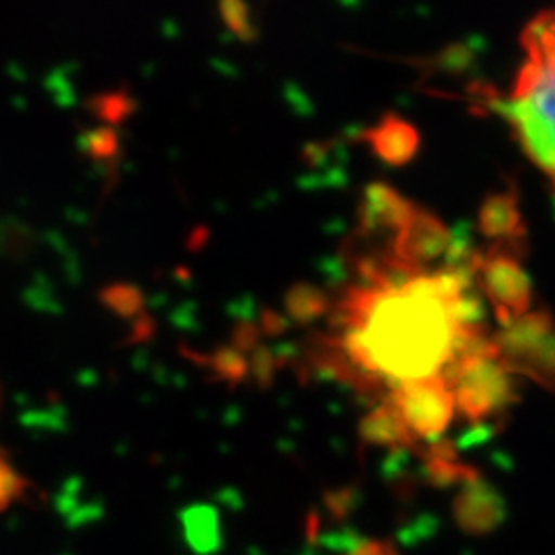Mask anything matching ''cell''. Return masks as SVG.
<instances>
[{"label": "cell", "mask_w": 555, "mask_h": 555, "mask_svg": "<svg viewBox=\"0 0 555 555\" xmlns=\"http://www.w3.org/2000/svg\"><path fill=\"white\" fill-rule=\"evenodd\" d=\"M475 275V269L444 267L403 285L352 287L338 304L340 352L373 387L438 377L470 328L459 322L456 304Z\"/></svg>", "instance_id": "6da1fadb"}, {"label": "cell", "mask_w": 555, "mask_h": 555, "mask_svg": "<svg viewBox=\"0 0 555 555\" xmlns=\"http://www.w3.org/2000/svg\"><path fill=\"white\" fill-rule=\"evenodd\" d=\"M526 61L505 102L526 153L555 185V12H542L520 35Z\"/></svg>", "instance_id": "7a4b0ae2"}, {"label": "cell", "mask_w": 555, "mask_h": 555, "mask_svg": "<svg viewBox=\"0 0 555 555\" xmlns=\"http://www.w3.org/2000/svg\"><path fill=\"white\" fill-rule=\"evenodd\" d=\"M440 377L454 391L456 410L470 422H481L512 401V385L498 359L451 361Z\"/></svg>", "instance_id": "3957f363"}, {"label": "cell", "mask_w": 555, "mask_h": 555, "mask_svg": "<svg viewBox=\"0 0 555 555\" xmlns=\"http://www.w3.org/2000/svg\"><path fill=\"white\" fill-rule=\"evenodd\" d=\"M389 401L401 412L416 440L440 438L456 414L454 391L440 375L393 387Z\"/></svg>", "instance_id": "277c9868"}, {"label": "cell", "mask_w": 555, "mask_h": 555, "mask_svg": "<svg viewBox=\"0 0 555 555\" xmlns=\"http://www.w3.org/2000/svg\"><path fill=\"white\" fill-rule=\"evenodd\" d=\"M477 275L481 292L489 297L495 310V318L502 324H514L520 320L530 304V287L516 259L502 250L479 255Z\"/></svg>", "instance_id": "5b68a950"}, {"label": "cell", "mask_w": 555, "mask_h": 555, "mask_svg": "<svg viewBox=\"0 0 555 555\" xmlns=\"http://www.w3.org/2000/svg\"><path fill=\"white\" fill-rule=\"evenodd\" d=\"M451 234L447 224L428 208L414 204L412 216L391 238V255L410 271L426 273V267L447 255Z\"/></svg>", "instance_id": "8992f818"}, {"label": "cell", "mask_w": 555, "mask_h": 555, "mask_svg": "<svg viewBox=\"0 0 555 555\" xmlns=\"http://www.w3.org/2000/svg\"><path fill=\"white\" fill-rule=\"evenodd\" d=\"M414 204L408 202L398 190L387 183H369L363 190L357 218H359V232L363 236L387 234L393 236L401 232L408 218L412 216Z\"/></svg>", "instance_id": "52a82bcc"}, {"label": "cell", "mask_w": 555, "mask_h": 555, "mask_svg": "<svg viewBox=\"0 0 555 555\" xmlns=\"http://www.w3.org/2000/svg\"><path fill=\"white\" fill-rule=\"evenodd\" d=\"M363 137H366L377 158L391 167L408 165L422 146L420 130L393 112L382 116Z\"/></svg>", "instance_id": "ba28073f"}, {"label": "cell", "mask_w": 555, "mask_h": 555, "mask_svg": "<svg viewBox=\"0 0 555 555\" xmlns=\"http://www.w3.org/2000/svg\"><path fill=\"white\" fill-rule=\"evenodd\" d=\"M359 438L375 447H401L410 449L416 444L412 430L403 422L401 412L393 408L391 401L373 408L359 422Z\"/></svg>", "instance_id": "9c48e42d"}, {"label": "cell", "mask_w": 555, "mask_h": 555, "mask_svg": "<svg viewBox=\"0 0 555 555\" xmlns=\"http://www.w3.org/2000/svg\"><path fill=\"white\" fill-rule=\"evenodd\" d=\"M456 518L470 532L491 530L500 520V498L481 481H470L456 502Z\"/></svg>", "instance_id": "30bf717a"}, {"label": "cell", "mask_w": 555, "mask_h": 555, "mask_svg": "<svg viewBox=\"0 0 555 555\" xmlns=\"http://www.w3.org/2000/svg\"><path fill=\"white\" fill-rule=\"evenodd\" d=\"M285 312L292 322L310 324L332 310L328 294L312 283H294L285 294Z\"/></svg>", "instance_id": "8fae6325"}, {"label": "cell", "mask_w": 555, "mask_h": 555, "mask_svg": "<svg viewBox=\"0 0 555 555\" xmlns=\"http://www.w3.org/2000/svg\"><path fill=\"white\" fill-rule=\"evenodd\" d=\"M479 228L491 238H507L518 234V211L512 195H493L481 204Z\"/></svg>", "instance_id": "7c38bea8"}, {"label": "cell", "mask_w": 555, "mask_h": 555, "mask_svg": "<svg viewBox=\"0 0 555 555\" xmlns=\"http://www.w3.org/2000/svg\"><path fill=\"white\" fill-rule=\"evenodd\" d=\"M204 366L216 375V379L224 382V385H241L243 379L250 377V363H248V354H243L241 350H236L234 345H224L218 347L208 357L202 359Z\"/></svg>", "instance_id": "4fadbf2b"}, {"label": "cell", "mask_w": 555, "mask_h": 555, "mask_svg": "<svg viewBox=\"0 0 555 555\" xmlns=\"http://www.w3.org/2000/svg\"><path fill=\"white\" fill-rule=\"evenodd\" d=\"M100 301L107 306L114 315L126 318V320H137L146 315V299L144 292L139 289L137 285L130 283H114L109 287H104L100 292Z\"/></svg>", "instance_id": "5bb4252c"}, {"label": "cell", "mask_w": 555, "mask_h": 555, "mask_svg": "<svg viewBox=\"0 0 555 555\" xmlns=\"http://www.w3.org/2000/svg\"><path fill=\"white\" fill-rule=\"evenodd\" d=\"M28 489V479L10 463V459L0 451V512H8L14 502H20Z\"/></svg>", "instance_id": "9a60e30c"}, {"label": "cell", "mask_w": 555, "mask_h": 555, "mask_svg": "<svg viewBox=\"0 0 555 555\" xmlns=\"http://www.w3.org/2000/svg\"><path fill=\"white\" fill-rule=\"evenodd\" d=\"M220 16L224 26H228L238 40L250 42L255 40V26H253V16H250V8L246 3H236V0H222L218 5Z\"/></svg>", "instance_id": "2e32d148"}, {"label": "cell", "mask_w": 555, "mask_h": 555, "mask_svg": "<svg viewBox=\"0 0 555 555\" xmlns=\"http://www.w3.org/2000/svg\"><path fill=\"white\" fill-rule=\"evenodd\" d=\"M248 363H250V377L257 382L259 387H269L275 377L278 366H281L278 354L267 345H257L255 350L248 354Z\"/></svg>", "instance_id": "e0dca14e"}, {"label": "cell", "mask_w": 555, "mask_h": 555, "mask_svg": "<svg viewBox=\"0 0 555 555\" xmlns=\"http://www.w3.org/2000/svg\"><path fill=\"white\" fill-rule=\"evenodd\" d=\"M93 107L102 120H107V124H120V120L132 114L134 102L128 93H107L95 98Z\"/></svg>", "instance_id": "ac0fdd59"}, {"label": "cell", "mask_w": 555, "mask_h": 555, "mask_svg": "<svg viewBox=\"0 0 555 555\" xmlns=\"http://www.w3.org/2000/svg\"><path fill=\"white\" fill-rule=\"evenodd\" d=\"M89 149H91L95 158H107L109 160L118 153V137L112 128H100L91 134Z\"/></svg>", "instance_id": "d6986e66"}, {"label": "cell", "mask_w": 555, "mask_h": 555, "mask_svg": "<svg viewBox=\"0 0 555 555\" xmlns=\"http://www.w3.org/2000/svg\"><path fill=\"white\" fill-rule=\"evenodd\" d=\"M467 56H470V54H467L465 47L454 44V47H449L447 51H442V54H438L436 59H433L430 65H436L438 69H444V73H454V69L465 67Z\"/></svg>", "instance_id": "ffe728a7"}, {"label": "cell", "mask_w": 555, "mask_h": 555, "mask_svg": "<svg viewBox=\"0 0 555 555\" xmlns=\"http://www.w3.org/2000/svg\"><path fill=\"white\" fill-rule=\"evenodd\" d=\"M259 332L267 334V336H275L278 332H283V328L287 326V322L283 320V315H275V312L267 310L262 318H259Z\"/></svg>", "instance_id": "44dd1931"}]
</instances>
